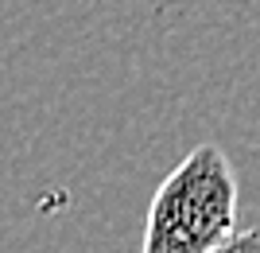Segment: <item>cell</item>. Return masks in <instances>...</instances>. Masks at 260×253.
Segmentation results:
<instances>
[{
  "instance_id": "obj_2",
  "label": "cell",
  "mask_w": 260,
  "mask_h": 253,
  "mask_svg": "<svg viewBox=\"0 0 260 253\" xmlns=\"http://www.w3.org/2000/svg\"><path fill=\"white\" fill-rule=\"evenodd\" d=\"M210 253H260V226L233 230L229 238H221V242H217Z\"/></svg>"
},
{
  "instance_id": "obj_1",
  "label": "cell",
  "mask_w": 260,
  "mask_h": 253,
  "mask_svg": "<svg viewBox=\"0 0 260 253\" xmlns=\"http://www.w3.org/2000/svg\"><path fill=\"white\" fill-rule=\"evenodd\" d=\"M237 230V176L217 144H198L152 195L140 253H210Z\"/></svg>"
}]
</instances>
